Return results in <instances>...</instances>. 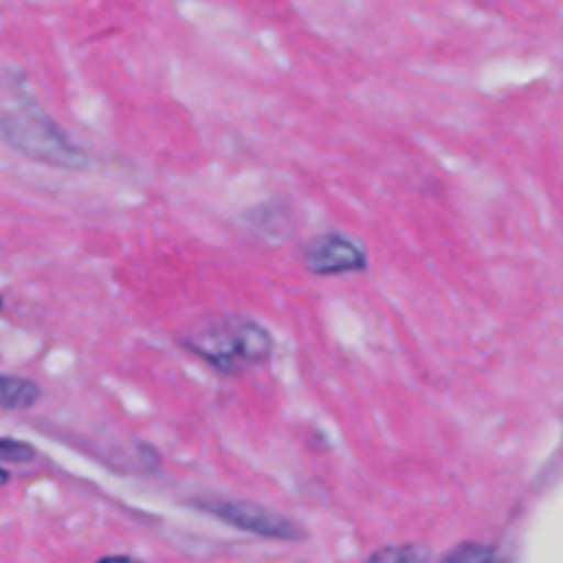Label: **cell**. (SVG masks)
<instances>
[{
    "mask_svg": "<svg viewBox=\"0 0 563 563\" xmlns=\"http://www.w3.org/2000/svg\"><path fill=\"white\" fill-rule=\"evenodd\" d=\"M0 141L22 156L48 167L79 172L88 156L73 139L35 103L0 112Z\"/></svg>",
    "mask_w": 563,
    "mask_h": 563,
    "instance_id": "obj_1",
    "label": "cell"
},
{
    "mask_svg": "<svg viewBox=\"0 0 563 563\" xmlns=\"http://www.w3.org/2000/svg\"><path fill=\"white\" fill-rule=\"evenodd\" d=\"M185 345L222 374L264 363L273 354L271 332L255 319L222 317L185 339Z\"/></svg>",
    "mask_w": 563,
    "mask_h": 563,
    "instance_id": "obj_2",
    "label": "cell"
},
{
    "mask_svg": "<svg viewBox=\"0 0 563 563\" xmlns=\"http://www.w3.org/2000/svg\"><path fill=\"white\" fill-rule=\"evenodd\" d=\"M191 504L238 530H244L264 539H282V541L303 539V528L299 523L255 501L202 497V499H194Z\"/></svg>",
    "mask_w": 563,
    "mask_h": 563,
    "instance_id": "obj_3",
    "label": "cell"
},
{
    "mask_svg": "<svg viewBox=\"0 0 563 563\" xmlns=\"http://www.w3.org/2000/svg\"><path fill=\"white\" fill-rule=\"evenodd\" d=\"M367 255L352 238L330 231L312 238L303 249V266L312 275H339L363 271Z\"/></svg>",
    "mask_w": 563,
    "mask_h": 563,
    "instance_id": "obj_4",
    "label": "cell"
},
{
    "mask_svg": "<svg viewBox=\"0 0 563 563\" xmlns=\"http://www.w3.org/2000/svg\"><path fill=\"white\" fill-rule=\"evenodd\" d=\"M42 398V389L35 380L15 374H0V409L20 411L33 407Z\"/></svg>",
    "mask_w": 563,
    "mask_h": 563,
    "instance_id": "obj_5",
    "label": "cell"
},
{
    "mask_svg": "<svg viewBox=\"0 0 563 563\" xmlns=\"http://www.w3.org/2000/svg\"><path fill=\"white\" fill-rule=\"evenodd\" d=\"M427 548L416 543H402L374 550L365 563H427Z\"/></svg>",
    "mask_w": 563,
    "mask_h": 563,
    "instance_id": "obj_6",
    "label": "cell"
},
{
    "mask_svg": "<svg viewBox=\"0 0 563 563\" xmlns=\"http://www.w3.org/2000/svg\"><path fill=\"white\" fill-rule=\"evenodd\" d=\"M442 563H504V561L493 552V548L466 541L453 548Z\"/></svg>",
    "mask_w": 563,
    "mask_h": 563,
    "instance_id": "obj_7",
    "label": "cell"
},
{
    "mask_svg": "<svg viewBox=\"0 0 563 563\" xmlns=\"http://www.w3.org/2000/svg\"><path fill=\"white\" fill-rule=\"evenodd\" d=\"M35 457V449L29 442L15 438H0V462H31Z\"/></svg>",
    "mask_w": 563,
    "mask_h": 563,
    "instance_id": "obj_8",
    "label": "cell"
},
{
    "mask_svg": "<svg viewBox=\"0 0 563 563\" xmlns=\"http://www.w3.org/2000/svg\"><path fill=\"white\" fill-rule=\"evenodd\" d=\"M99 563H139V561L125 554H114V556H103Z\"/></svg>",
    "mask_w": 563,
    "mask_h": 563,
    "instance_id": "obj_9",
    "label": "cell"
},
{
    "mask_svg": "<svg viewBox=\"0 0 563 563\" xmlns=\"http://www.w3.org/2000/svg\"><path fill=\"white\" fill-rule=\"evenodd\" d=\"M7 479H9V473L0 466V486H2V484H7Z\"/></svg>",
    "mask_w": 563,
    "mask_h": 563,
    "instance_id": "obj_10",
    "label": "cell"
},
{
    "mask_svg": "<svg viewBox=\"0 0 563 563\" xmlns=\"http://www.w3.org/2000/svg\"><path fill=\"white\" fill-rule=\"evenodd\" d=\"M0 310H2V295H0Z\"/></svg>",
    "mask_w": 563,
    "mask_h": 563,
    "instance_id": "obj_11",
    "label": "cell"
}]
</instances>
